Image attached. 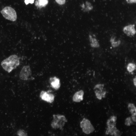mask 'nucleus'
<instances>
[{"mask_svg":"<svg viewBox=\"0 0 136 136\" xmlns=\"http://www.w3.org/2000/svg\"><path fill=\"white\" fill-rule=\"evenodd\" d=\"M20 64L19 58L16 55H12L3 60L1 65L3 68L8 73L16 69Z\"/></svg>","mask_w":136,"mask_h":136,"instance_id":"obj_1","label":"nucleus"},{"mask_svg":"<svg viewBox=\"0 0 136 136\" xmlns=\"http://www.w3.org/2000/svg\"><path fill=\"white\" fill-rule=\"evenodd\" d=\"M53 119L51 123V126L54 129H63L65 123L67 120L64 116L60 114H54Z\"/></svg>","mask_w":136,"mask_h":136,"instance_id":"obj_2","label":"nucleus"},{"mask_svg":"<svg viewBox=\"0 0 136 136\" xmlns=\"http://www.w3.org/2000/svg\"><path fill=\"white\" fill-rule=\"evenodd\" d=\"M3 16L6 19L13 21L17 19V15L15 10L12 7L7 6L4 8L1 11Z\"/></svg>","mask_w":136,"mask_h":136,"instance_id":"obj_3","label":"nucleus"},{"mask_svg":"<svg viewBox=\"0 0 136 136\" xmlns=\"http://www.w3.org/2000/svg\"><path fill=\"white\" fill-rule=\"evenodd\" d=\"M80 127L83 131L86 134H89L94 130V129L90 121L85 118L80 122Z\"/></svg>","mask_w":136,"mask_h":136,"instance_id":"obj_4","label":"nucleus"},{"mask_svg":"<svg viewBox=\"0 0 136 136\" xmlns=\"http://www.w3.org/2000/svg\"><path fill=\"white\" fill-rule=\"evenodd\" d=\"M104 86V84H98L96 85L94 88L95 96L99 100H101L105 97L106 91Z\"/></svg>","mask_w":136,"mask_h":136,"instance_id":"obj_5","label":"nucleus"},{"mask_svg":"<svg viewBox=\"0 0 136 136\" xmlns=\"http://www.w3.org/2000/svg\"><path fill=\"white\" fill-rule=\"evenodd\" d=\"M31 75V71L30 66L25 65L23 67L20 71L19 77L22 80L26 81L29 79Z\"/></svg>","mask_w":136,"mask_h":136,"instance_id":"obj_6","label":"nucleus"},{"mask_svg":"<svg viewBox=\"0 0 136 136\" xmlns=\"http://www.w3.org/2000/svg\"><path fill=\"white\" fill-rule=\"evenodd\" d=\"M40 96L42 100L50 103H51L54 101L55 97L53 94L44 91L41 92Z\"/></svg>","mask_w":136,"mask_h":136,"instance_id":"obj_7","label":"nucleus"},{"mask_svg":"<svg viewBox=\"0 0 136 136\" xmlns=\"http://www.w3.org/2000/svg\"><path fill=\"white\" fill-rule=\"evenodd\" d=\"M123 31L128 36H132L136 33L134 25L131 24L125 26L123 28Z\"/></svg>","mask_w":136,"mask_h":136,"instance_id":"obj_8","label":"nucleus"},{"mask_svg":"<svg viewBox=\"0 0 136 136\" xmlns=\"http://www.w3.org/2000/svg\"><path fill=\"white\" fill-rule=\"evenodd\" d=\"M49 81L52 88L56 90L59 89L60 86V79L56 77H51Z\"/></svg>","mask_w":136,"mask_h":136,"instance_id":"obj_9","label":"nucleus"},{"mask_svg":"<svg viewBox=\"0 0 136 136\" xmlns=\"http://www.w3.org/2000/svg\"><path fill=\"white\" fill-rule=\"evenodd\" d=\"M84 92L83 90H81L76 92L74 95L73 101L76 102H79L83 99Z\"/></svg>","mask_w":136,"mask_h":136,"instance_id":"obj_10","label":"nucleus"},{"mask_svg":"<svg viewBox=\"0 0 136 136\" xmlns=\"http://www.w3.org/2000/svg\"><path fill=\"white\" fill-rule=\"evenodd\" d=\"M106 134H110L112 136H121V133L116 127L111 128H107L106 132Z\"/></svg>","mask_w":136,"mask_h":136,"instance_id":"obj_11","label":"nucleus"},{"mask_svg":"<svg viewBox=\"0 0 136 136\" xmlns=\"http://www.w3.org/2000/svg\"><path fill=\"white\" fill-rule=\"evenodd\" d=\"M117 117L114 116H111L107 122V128H110L116 126Z\"/></svg>","mask_w":136,"mask_h":136,"instance_id":"obj_12","label":"nucleus"},{"mask_svg":"<svg viewBox=\"0 0 136 136\" xmlns=\"http://www.w3.org/2000/svg\"><path fill=\"white\" fill-rule=\"evenodd\" d=\"M48 0H36L35 3V5L38 8H42L45 7L48 4Z\"/></svg>","mask_w":136,"mask_h":136,"instance_id":"obj_13","label":"nucleus"},{"mask_svg":"<svg viewBox=\"0 0 136 136\" xmlns=\"http://www.w3.org/2000/svg\"><path fill=\"white\" fill-rule=\"evenodd\" d=\"M90 41L91 42V46L93 47L98 48L99 47V43L95 38H93L92 36L89 35V36Z\"/></svg>","mask_w":136,"mask_h":136,"instance_id":"obj_14","label":"nucleus"},{"mask_svg":"<svg viewBox=\"0 0 136 136\" xmlns=\"http://www.w3.org/2000/svg\"><path fill=\"white\" fill-rule=\"evenodd\" d=\"M128 109L132 116L136 115V108L135 105L132 103H129L128 105Z\"/></svg>","mask_w":136,"mask_h":136,"instance_id":"obj_15","label":"nucleus"},{"mask_svg":"<svg viewBox=\"0 0 136 136\" xmlns=\"http://www.w3.org/2000/svg\"><path fill=\"white\" fill-rule=\"evenodd\" d=\"M127 69L128 72H131L135 69V65L132 63H130L128 64Z\"/></svg>","mask_w":136,"mask_h":136,"instance_id":"obj_16","label":"nucleus"},{"mask_svg":"<svg viewBox=\"0 0 136 136\" xmlns=\"http://www.w3.org/2000/svg\"><path fill=\"white\" fill-rule=\"evenodd\" d=\"M110 42L112 46L114 47L118 46L120 44L121 42L120 40L115 41V38L112 37L110 39Z\"/></svg>","mask_w":136,"mask_h":136,"instance_id":"obj_17","label":"nucleus"},{"mask_svg":"<svg viewBox=\"0 0 136 136\" xmlns=\"http://www.w3.org/2000/svg\"><path fill=\"white\" fill-rule=\"evenodd\" d=\"M133 121H132L131 117H127L125 121V125L127 126H130L133 124Z\"/></svg>","mask_w":136,"mask_h":136,"instance_id":"obj_18","label":"nucleus"},{"mask_svg":"<svg viewBox=\"0 0 136 136\" xmlns=\"http://www.w3.org/2000/svg\"><path fill=\"white\" fill-rule=\"evenodd\" d=\"M17 134L19 136H27V133L22 129H20L18 131Z\"/></svg>","mask_w":136,"mask_h":136,"instance_id":"obj_19","label":"nucleus"},{"mask_svg":"<svg viewBox=\"0 0 136 136\" xmlns=\"http://www.w3.org/2000/svg\"><path fill=\"white\" fill-rule=\"evenodd\" d=\"M56 2L60 5H62L65 4V0H55Z\"/></svg>","mask_w":136,"mask_h":136,"instance_id":"obj_20","label":"nucleus"},{"mask_svg":"<svg viewBox=\"0 0 136 136\" xmlns=\"http://www.w3.org/2000/svg\"><path fill=\"white\" fill-rule=\"evenodd\" d=\"M35 0H24V2L26 5H28L29 3L32 4L34 2Z\"/></svg>","mask_w":136,"mask_h":136,"instance_id":"obj_21","label":"nucleus"},{"mask_svg":"<svg viewBox=\"0 0 136 136\" xmlns=\"http://www.w3.org/2000/svg\"><path fill=\"white\" fill-rule=\"evenodd\" d=\"M127 3H135L136 0H126Z\"/></svg>","mask_w":136,"mask_h":136,"instance_id":"obj_22","label":"nucleus"},{"mask_svg":"<svg viewBox=\"0 0 136 136\" xmlns=\"http://www.w3.org/2000/svg\"><path fill=\"white\" fill-rule=\"evenodd\" d=\"M136 77H135V78H134L133 79V83H134V85L135 86H136Z\"/></svg>","mask_w":136,"mask_h":136,"instance_id":"obj_23","label":"nucleus"}]
</instances>
